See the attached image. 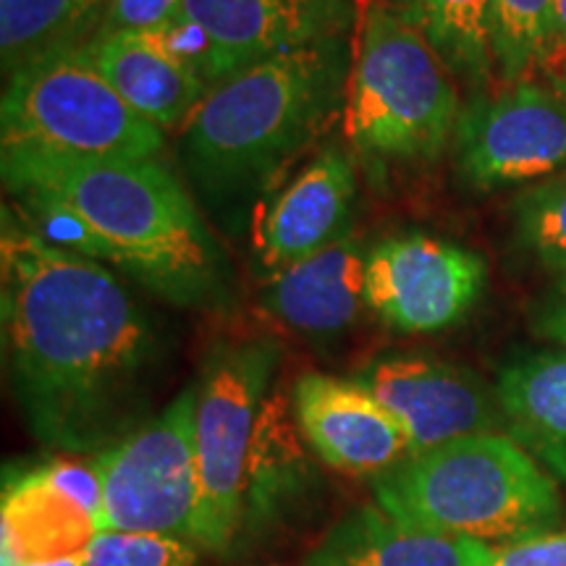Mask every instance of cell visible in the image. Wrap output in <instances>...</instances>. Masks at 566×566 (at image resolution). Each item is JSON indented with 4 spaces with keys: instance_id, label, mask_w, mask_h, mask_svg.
<instances>
[{
    "instance_id": "obj_1",
    "label": "cell",
    "mask_w": 566,
    "mask_h": 566,
    "mask_svg": "<svg viewBox=\"0 0 566 566\" xmlns=\"http://www.w3.org/2000/svg\"><path fill=\"white\" fill-rule=\"evenodd\" d=\"M0 317L13 396L40 443L101 454L139 428L158 325L111 268L53 244L13 205L0 223Z\"/></svg>"
},
{
    "instance_id": "obj_2",
    "label": "cell",
    "mask_w": 566,
    "mask_h": 566,
    "mask_svg": "<svg viewBox=\"0 0 566 566\" xmlns=\"http://www.w3.org/2000/svg\"><path fill=\"white\" fill-rule=\"evenodd\" d=\"M0 174L13 208L53 244L116 268L176 307L229 300L223 247L166 160L0 147Z\"/></svg>"
},
{
    "instance_id": "obj_3",
    "label": "cell",
    "mask_w": 566,
    "mask_h": 566,
    "mask_svg": "<svg viewBox=\"0 0 566 566\" xmlns=\"http://www.w3.org/2000/svg\"><path fill=\"white\" fill-rule=\"evenodd\" d=\"M352 66L349 40L334 34L212 87L176 142L197 205L223 226L239 221L346 113Z\"/></svg>"
},
{
    "instance_id": "obj_4",
    "label": "cell",
    "mask_w": 566,
    "mask_h": 566,
    "mask_svg": "<svg viewBox=\"0 0 566 566\" xmlns=\"http://www.w3.org/2000/svg\"><path fill=\"white\" fill-rule=\"evenodd\" d=\"M373 495L396 520L480 543L543 535L562 514L554 478L501 433L409 457L373 480Z\"/></svg>"
},
{
    "instance_id": "obj_5",
    "label": "cell",
    "mask_w": 566,
    "mask_h": 566,
    "mask_svg": "<svg viewBox=\"0 0 566 566\" xmlns=\"http://www.w3.org/2000/svg\"><path fill=\"white\" fill-rule=\"evenodd\" d=\"M457 80L388 0H370L359 27L346 97L354 150L373 160L428 163L454 142Z\"/></svg>"
},
{
    "instance_id": "obj_6",
    "label": "cell",
    "mask_w": 566,
    "mask_h": 566,
    "mask_svg": "<svg viewBox=\"0 0 566 566\" xmlns=\"http://www.w3.org/2000/svg\"><path fill=\"white\" fill-rule=\"evenodd\" d=\"M0 137V147L71 158L163 160L168 134L142 118L84 51H71L6 76Z\"/></svg>"
},
{
    "instance_id": "obj_7",
    "label": "cell",
    "mask_w": 566,
    "mask_h": 566,
    "mask_svg": "<svg viewBox=\"0 0 566 566\" xmlns=\"http://www.w3.org/2000/svg\"><path fill=\"white\" fill-rule=\"evenodd\" d=\"M271 338L221 342L205 357L195 386V454L200 472V512L192 543L229 551L244 527L247 470L265 394L279 365Z\"/></svg>"
},
{
    "instance_id": "obj_8",
    "label": "cell",
    "mask_w": 566,
    "mask_h": 566,
    "mask_svg": "<svg viewBox=\"0 0 566 566\" xmlns=\"http://www.w3.org/2000/svg\"><path fill=\"white\" fill-rule=\"evenodd\" d=\"M103 504L97 533H139L192 541L200 512L195 454V388L92 459Z\"/></svg>"
},
{
    "instance_id": "obj_9",
    "label": "cell",
    "mask_w": 566,
    "mask_h": 566,
    "mask_svg": "<svg viewBox=\"0 0 566 566\" xmlns=\"http://www.w3.org/2000/svg\"><path fill=\"white\" fill-rule=\"evenodd\" d=\"M352 0H184L158 32L208 87L273 55L349 32Z\"/></svg>"
},
{
    "instance_id": "obj_10",
    "label": "cell",
    "mask_w": 566,
    "mask_h": 566,
    "mask_svg": "<svg viewBox=\"0 0 566 566\" xmlns=\"http://www.w3.org/2000/svg\"><path fill=\"white\" fill-rule=\"evenodd\" d=\"M451 145L459 181L472 192L535 187L566 171V101L533 80L475 95Z\"/></svg>"
},
{
    "instance_id": "obj_11",
    "label": "cell",
    "mask_w": 566,
    "mask_h": 566,
    "mask_svg": "<svg viewBox=\"0 0 566 566\" xmlns=\"http://www.w3.org/2000/svg\"><path fill=\"white\" fill-rule=\"evenodd\" d=\"M488 265L430 233H399L367 250V310L396 334H441L480 302Z\"/></svg>"
},
{
    "instance_id": "obj_12",
    "label": "cell",
    "mask_w": 566,
    "mask_h": 566,
    "mask_svg": "<svg viewBox=\"0 0 566 566\" xmlns=\"http://www.w3.org/2000/svg\"><path fill=\"white\" fill-rule=\"evenodd\" d=\"M363 384L405 430L412 457L467 436L495 433L499 399L467 367L424 354H391L359 370Z\"/></svg>"
},
{
    "instance_id": "obj_13",
    "label": "cell",
    "mask_w": 566,
    "mask_h": 566,
    "mask_svg": "<svg viewBox=\"0 0 566 566\" xmlns=\"http://www.w3.org/2000/svg\"><path fill=\"white\" fill-rule=\"evenodd\" d=\"M292 396L302 438L334 470L378 478L412 457L401 424L357 380L307 373Z\"/></svg>"
},
{
    "instance_id": "obj_14",
    "label": "cell",
    "mask_w": 566,
    "mask_h": 566,
    "mask_svg": "<svg viewBox=\"0 0 566 566\" xmlns=\"http://www.w3.org/2000/svg\"><path fill=\"white\" fill-rule=\"evenodd\" d=\"M357 166L342 145H325L268 205L254 231V265L279 273L352 231Z\"/></svg>"
},
{
    "instance_id": "obj_15",
    "label": "cell",
    "mask_w": 566,
    "mask_h": 566,
    "mask_svg": "<svg viewBox=\"0 0 566 566\" xmlns=\"http://www.w3.org/2000/svg\"><path fill=\"white\" fill-rule=\"evenodd\" d=\"M103 488L95 464L53 462L3 493V566L80 554L97 535Z\"/></svg>"
},
{
    "instance_id": "obj_16",
    "label": "cell",
    "mask_w": 566,
    "mask_h": 566,
    "mask_svg": "<svg viewBox=\"0 0 566 566\" xmlns=\"http://www.w3.org/2000/svg\"><path fill=\"white\" fill-rule=\"evenodd\" d=\"M367 250L354 231L300 263L268 275L260 304L294 334L334 338L367 310Z\"/></svg>"
},
{
    "instance_id": "obj_17",
    "label": "cell",
    "mask_w": 566,
    "mask_h": 566,
    "mask_svg": "<svg viewBox=\"0 0 566 566\" xmlns=\"http://www.w3.org/2000/svg\"><path fill=\"white\" fill-rule=\"evenodd\" d=\"M82 51L142 118L166 134H179L210 92L158 32L97 34Z\"/></svg>"
},
{
    "instance_id": "obj_18",
    "label": "cell",
    "mask_w": 566,
    "mask_h": 566,
    "mask_svg": "<svg viewBox=\"0 0 566 566\" xmlns=\"http://www.w3.org/2000/svg\"><path fill=\"white\" fill-rule=\"evenodd\" d=\"M495 548L396 520L378 504L344 516L304 566H493Z\"/></svg>"
},
{
    "instance_id": "obj_19",
    "label": "cell",
    "mask_w": 566,
    "mask_h": 566,
    "mask_svg": "<svg viewBox=\"0 0 566 566\" xmlns=\"http://www.w3.org/2000/svg\"><path fill=\"white\" fill-rule=\"evenodd\" d=\"M509 438L551 478L566 483V352H537L509 363L495 384Z\"/></svg>"
},
{
    "instance_id": "obj_20",
    "label": "cell",
    "mask_w": 566,
    "mask_h": 566,
    "mask_svg": "<svg viewBox=\"0 0 566 566\" xmlns=\"http://www.w3.org/2000/svg\"><path fill=\"white\" fill-rule=\"evenodd\" d=\"M111 0H0L3 76L48 55L82 51L101 34Z\"/></svg>"
},
{
    "instance_id": "obj_21",
    "label": "cell",
    "mask_w": 566,
    "mask_h": 566,
    "mask_svg": "<svg viewBox=\"0 0 566 566\" xmlns=\"http://www.w3.org/2000/svg\"><path fill=\"white\" fill-rule=\"evenodd\" d=\"M388 6L422 34L459 84L483 95L495 74L491 0H388Z\"/></svg>"
},
{
    "instance_id": "obj_22",
    "label": "cell",
    "mask_w": 566,
    "mask_h": 566,
    "mask_svg": "<svg viewBox=\"0 0 566 566\" xmlns=\"http://www.w3.org/2000/svg\"><path fill=\"white\" fill-rule=\"evenodd\" d=\"M495 74L525 82L554 59V0H491Z\"/></svg>"
},
{
    "instance_id": "obj_23",
    "label": "cell",
    "mask_w": 566,
    "mask_h": 566,
    "mask_svg": "<svg viewBox=\"0 0 566 566\" xmlns=\"http://www.w3.org/2000/svg\"><path fill=\"white\" fill-rule=\"evenodd\" d=\"M512 229L514 244L543 271L566 273V171L516 197Z\"/></svg>"
},
{
    "instance_id": "obj_24",
    "label": "cell",
    "mask_w": 566,
    "mask_h": 566,
    "mask_svg": "<svg viewBox=\"0 0 566 566\" xmlns=\"http://www.w3.org/2000/svg\"><path fill=\"white\" fill-rule=\"evenodd\" d=\"M197 546L184 537L97 533L82 548V566H195Z\"/></svg>"
},
{
    "instance_id": "obj_25",
    "label": "cell",
    "mask_w": 566,
    "mask_h": 566,
    "mask_svg": "<svg viewBox=\"0 0 566 566\" xmlns=\"http://www.w3.org/2000/svg\"><path fill=\"white\" fill-rule=\"evenodd\" d=\"M184 0H111L101 34L163 32L179 19Z\"/></svg>"
},
{
    "instance_id": "obj_26",
    "label": "cell",
    "mask_w": 566,
    "mask_h": 566,
    "mask_svg": "<svg viewBox=\"0 0 566 566\" xmlns=\"http://www.w3.org/2000/svg\"><path fill=\"white\" fill-rule=\"evenodd\" d=\"M493 566H566V533H543L495 548Z\"/></svg>"
},
{
    "instance_id": "obj_27",
    "label": "cell",
    "mask_w": 566,
    "mask_h": 566,
    "mask_svg": "<svg viewBox=\"0 0 566 566\" xmlns=\"http://www.w3.org/2000/svg\"><path fill=\"white\" fill-rule=\"evenodd\" d=\"M533 331L541 338L566 346V273L554 275L533 307Z\"/></svg>"
},
{
    "instance_id": "obj_28",
    "label": "cell",
    "mask_w": 566,
    "mask_h": 566,
    "mask_svg": "<svg viewBox=\"0 0 566 566\" xmlns=\"http://www.w3.org/2000/svg\"><path fill=\"white\" fill-rule=\"evenodd\" d=\"M558 63L566 66V0H554V59L551 69Z\"/></svg>"
},
{
    "instance_id": "obj_29",
    "label": "cell",
    "mask_w": 566,
    "mask_h": 566,
    "mask_svg": "<svg viewBox=\"0 0 566 566\" xmlns=\"http://www.w3.org/2000/svg\"><path fill=\"white\" fill-rule=\"evenodd\" d=\"M21 566H82V551L71 556H59V558H40V562H30Z\"/></svg>"
},
{
    "instance_id": "obj_30",
    "label": "cell",
    "mask_w": 566,
    "mask_h": 566,
    "mask_svg": "<svg viewBox=\"0 0 566 566\" xmlns=\"http://www.w3.org/2000/svg\"><path fill=\"white\" fill-rule=\"evenodd\" d=\"M554 90L566 101V66H562L554 74Z\"/></svg>"
}]
</instances>
